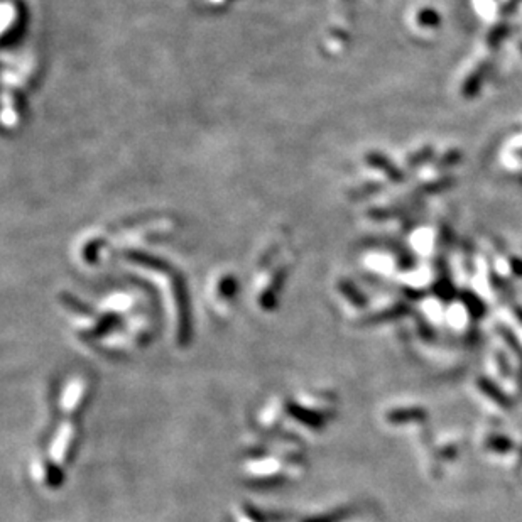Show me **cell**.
I'll return each instance as SVG.
<instances>
[{
    "mask_svg": "<svg viewBox=\"0 0 522 522\" xmlns=\"http://www.w3.org/2000/svg\"><path fill=\"white\" fill-rule=\"evenodd\" d=\"M306 470L308 463L305 455L291 457V455L261 448H251V453L244 458L240 465V474L244 480L257 487L296 484L306 475Z\"/></svg>",
    "mask_w": 522,
    "mask_h": 522,
    "instance_id": "obj_2",
    "label": "cell"
},
{
    "mask_svg": "<svg viewBox=\"0 0 522 522\" xmlns=\"http://www.w3.org/2000/svg\"><path fill=\"white\" fill-rule=\"evenodd\" d=\"M276 517L267 516L251 504H240L234 509V522H274Z\"/></svg>",
    "mask_w": 522,
    "mask_h": 522,
    "instance_id": "obj_6",
    "label": "cell"
},
{
    "mask_svg": "<svg viewBox=\"0 0 522 522\" xmlns=\"http://www.w3.org/2000/svg\"><path fill=\"white\" fill-rule=\"evenodd\" d=\"M80 436H82V431H80L78 419H60L55 430L51 431L46 450L43 453L55 465L66 472L77 455Z\"/></svg>",
    "mask_w": 522,
    "mask_h": 522,
    "instance_id": "obj_4",
    "label": "cell"
},
{
    "mask_svg": "<svg viewBox=\"0 0 522 522\" xmlns=\"http://www.w3.org/2000/svg\"><path fill=\"white\" fill-rule=\"evenodd\" d=\"M29 470L31 479L36 482V485L49 492L58 490L65 484V470L55 465L44 453L34 455L29 463Z\"/></svg>",
    "mask_w": 522,
    "mask_h": 522,
    "instance_id": "obj_5",
    "label": "cell"
},
{
    "mask_svg": "<svg viewBox=\"0 0 522 522\" xmlns=\"http://www.w3.org/2000/svg\"><path fill=\"white\" fill-rule=\"evenodd\" d=\"M93 394V381L83 372H73L61 382L55 397L56 413L60 419H78L82 416Z\"/></svg>",
    "mask_w": 522,
    "mask_h": 522,
    "instance_id": "obj_3",
    "label": "cell"
},
{
    "mask_svg": "<svg viewBox=\"0 0 522 522\" xmlns=\"http://www.w3.org/2000/svg\"><path fill=\"white\" fill-rule=\"evenodd\" d=\"M286 428L283 435L301 438L327 430L337 414V399L332 392L320 389L298 391L286 397Z\"/></svg>",
    "mask_w": 522,
    "mask_h": 522,
    "instance_id": "obj_1",
    "label": "cell"
}]
</instances>
